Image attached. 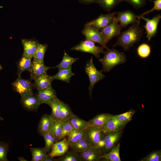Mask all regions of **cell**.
Wrapping results in <instances>:
<instances>
[{
  "mask_svg": "<svg viewBox=\"0 0 161 161\" xmlns=\"http://www.w3.org/2000/svg\"><path fill=\"white\" fill-rule=\"evenodd\" d=\"M140 22L131 24L126 30L121 32L113 47L120 46L124 50H128L136 43L140 41L143 35V30L140 25Z\"/></svg>",
  "mask_w": 161,
  "mask_h": 161,
  "instance_id": "obj_1",
  "label": "cell"
},
{
  "mask_svg": "<svg viewBox=\"0 0 161 161\" xmlns=\"http://www.w3.org/2000/svg\"><path fill=\"white\" fill-rule=\"evenodd\" d=\"M104 55L99 61L102 65V71H110L116 65L125 63L126 60L125 53L114 49H106Z\"/></svg>",
  "mask_w": 161,
  "mask_h": 161,
  "instance_id": "obj_2",
  "label": "cell"
},
{
  "mask_svg": "<svg viewBox=\"0 0 161 161\" xmlns=\"http://www.w3.org/2000/svg\"><path fill=\"white\" fill-rule=\"evenodd\" d=\"M85 71L88 75L90 81L88 89L89 95L91 98L92 90L96 83L103 79L105 75L102 73V70H98L95 66L93 61L92 58L87 61L85 67Z\"/></svg>",
  "mask_w": 161,
  "mask_h": 161,
  "instance_id": "obj_3",
  "label": "cell"
},
{
  "mask_svg": "<svg viewBox=\"0 0 161 161\" xmlns=\"http://www.w3.org/2000/svg\"><path fill=\"white\" fill-rule=\"evenodd\" d=\"M102 47L96 46L95 42L86 39L81 41L78 44L72 47L71 50H76L93 54L97 58L100 57V53H104L105 52Z\"/></svg>",
  "mask_w": 161,
  "mask_h": 161,
  "instance_id": "obj_4",
  "label": "cell"
},
{
  "mask_svg": "<svg viewBox=\"0 0 161 161\" xmlns=\"http://www.w3.org/2000/svg\"><path fill=\"white\" fill-rule=\"evenodd\" d=\"M121 29L115 17L110 24L99 30L106 44L113 38L120 34Z\"/></svg>",
  "mask_w": 161,
  "mask_h": 161,
  "instance_id": "obj_5",
  "label": "cell"
},
{
  "mask_svg": "<svg viewBox=\"0 0 161 161\" xmlns=\"http://www.w3.org/2000/svg\"><path fill=\"white\" fill-rule=\"evenodd\" d=\"M115 18L120 23L121 28H125L130 24H133L140 22L137 16L130 10L122 12H117Z\"/></svg>",
  "mask_w": 161,
  "mask_h": 161,
  "instance_id": "obj_6",
  "label": "cell"
},
{
  "mask_svg": "<svg viewBox=\"0 0 161 161\" xmlns=\"http://www.w3.org/2000/svg\"><path fill=\"white\" fill-rule=\"evenodd\" d=\"M81 33L85 36L86 39L98 43L104 48L106 49L108 48L102 35L97 29L91 26L85 25Z\"/></svg>",
  "mask_w": 161,
  "mask_h": 161,
  "instance_id": "obj_7",
  "label": "cell"
},
{
  "mask_svg": "<svg viewBox=\"0 0 161 161\" xmlns=\"http://www.w3.org/2000/svg\"><path fill=\"white\" fill-rule=\"evenodd\" d=\"M161 18V16L157 14L151 19H149L144 16H141L139 19H143L146 22L144 28L146 30V37L149 41L155 36L157 32L158 24Z\"/></svg>",
  "mask_w": 161,
  "mask_h": 161,
  "instance_id": "obj_8",
  "label": "cell"
},
{
  "mask_svg": "<svg viewBox=\"0 0 161 161\" xmlns=\"http://www.w3.org/2000/svg\"><path fill=\"white\" fill-rule=\"evenodd\" d=\"M20 103L25 110L31 112H36L41 104L36 95L33 93L21 96Z\"/></svg>",
  "mask_w": 161,
  "mask_h": 161,
  "instance_id": "obj_9",
  "label": "cell"
},
{
  "mask_svg": "<svg viewBox=\"0 0 161 161\" xmlns=\"http://www.w3.org/2000/svg\"><path fill=\"white\" fill-rule=\"evenodd\" d=\"M116 12L106 14H101L97 18L87 23L85 25L91 26L98 30L110 24L115 17Z\"/></svg>",
  "mask_w": 161,
  "mask_h": 161,
  "instance_id": "obj_10",
  "label": "cell"
},
{
  "mask_svg": "<svg viewBox=\"0 0 161 161\" xmlns=\"http://www.w3.org/2000/svg\"><path fill=\"white\" fill-rule=\"evenodd\" d=\"M12 83L13 89L21 96L33 93V85L28 80L23 79L21 75Z\"/></svg>",
  "mask_w": 161,
  "mask_h": 161,
  "instance_id": "obj_11",
  "label": "cell"
},
{
  "mask_svg": "<svg viewBox=\"0 0 161 161\" xmlns=\"http://www.w3.org/2000/svg\"><path fill=\"white\" fill-rule=\"evenodd\" d=\"M85 131L87 142L92 147H97L104 135L101 128L91 126Z\"/></svg>",
  "mask_w": 161,
  "mask_h": 161,
  "instance_id": "obj_12",
  "label": "cell"
},
{
  "mask_svg": "<svg viewBox=\"0 0 161 161\" xmlns=\"http://www.w3.org/2000/svg\"><path fill=\"white\" fill-rule=\"evenodd\" d=\"M53 123V120L50 115L44 114L41 117L38 123L37 132L43 136L45 134L51 131Z\"/></svg>",
  "mask_w": 161,
  "mask_h": 161,
  "instance_id": "obj_13",
  "label": "cell"
},
{
  "mask_svg": "<svg viewBox=\"0 0 161 161\" xmlns=\"http://www.w3.org/2000/svg\"><path fill=\"white\" fill-rule=\"evenodd\" d=\"M55 142L53 145L48 154L54 157H60L64 154L68 150L69 145L66 138Z\"/></svg>",
  "mask_w": 161,
  "mask_h": 161,
  "instance_id": "obj_14",
  "label": "cell"
},
{
  "mask_svg": "<svg viewBox=\"0 0 161 161\" xmlns=\"http://www.w3.org/2000/svg\"><path fill=\"white\" fill-rule=\"evenodd\" d=\"M121 131L119 130L113 131H103L104 133L103 140L105 145L104 148L105 150H108L114 146L119 139Z\"/></svg>",
  "mask_w": 161,
  "mask_h": 161,
  "instance_id": "obj_15",
  "label": "cell"
},
{
  "mask_svg": "<svg viewBox=\"0 0 161 161\" xmlns=\"http://www.w3.org/2000/svg\"><path fill=\"white\" fill-rule=\"evenodd\" d=\"M79 153L81 161H98L102 155L100 149L94 147L86 151Z\"/></svg>",
  "mask_w": 161,
  "mask_h": 161,
  "instance_id": "obj_16",
  "label": "cell"
},
{
  "mask_svg": "<svg viewBox=\"0 0 161 161\" xmlns=\"http://www.w3.org/2000/svg\"><path fill=\"white\" fill-rule=\"evenodd\" d=\"M51 68H53V67L46 66L44 62L33 61L31 69L29 71L31 78L34 80L39 76L47 73V71Z\"/></svg>",
  "mask_w": 161,
  "mask_h": 161,
  "instance_id": "obj_17",
  "label": "cell"
},
{
  "mask_svg": "<svg viewBox=\"0 0 161 161\" xmlns=\"http://www.w3.org/2000/svg\"><path fill=\"white\" fill-rule=\"evenodd\" d=\"M38 91L37 95L41 104L49 105L53 99L57 97L55 92L52 86Z\"/></svg>",
  "mask_w": 161,
  "mask_h": 161,
  "instance_id": "obj_18",
  "label": "cell"
},
{
  "mask_svg": "<svg viewBox=\"0 0 161 161\" xmlns=\"http://www.w3.org/2000/svg\"><path fill=\"white\" fill-rule=\"evenodd\" d=\"M34 80L33 86L38 91L51 86V83L54 80L51 76L46 73L39 76Z\"/></svg>",
  "mask_w": 161,
  "mask_h": 161,
  "instance_id": "obj_19",
  "label": "cell"
},
{
  "mask_svg": "<svg viewBox=\"0 0 161 161\" xmlns=\"http://www.w3.org/2000/svg\"><path fill=\"white\" fill-rule=\"evenodd\" d=\"M22 43L24 49L23 54L32 59L40 44L35 40L27 39H22Z\"/></svg>",
  "mask_w": 161,
  "mask_h": 161,
  "instance_id": "obj_20",
  "label": "cell"
},
{
  "mask_svg": "<svg viewBox=\"0 0 161 161\" xmlns=\"http://www.w3.org/2000/svg\"><path fill=\"white\" fill-rule=\"evenodd\" d=\"M113 115L109 113H102L97 115L88 121L91 126L101 128Z\"/></svg>",
  "mask_w": 161,
  "mask_h": 161,
  "instance_id": "obj_21",
  "label": "cell"
},
{
  "mask_svg": "<svg viewBox=\"0 0 161 161\" xmlns=\"http://www.w3.org/2000/svg\"><path fill=\"white\" fill-rule=\"evenodd\" d=\"M113 116L101 128L103 132L113 131L121 130L124 127Z\"/></svg>",
  "mask_w": 161,
  "mask_h": 161,
  "instance_id": "obj_22",
  "label": "cell"
},
{
  "mask_svg": "<svg viewBox=\"0 0 161 161\" xmlns=\"http://www.w3.org/2000/svg\"><path fill=\"white\" fill-rule=\"evenodd\" d=\"M72 150L78 153L86 151L92 147L87 142L86 138L69 144Z\"/></svg>",
  "mask_w": 161,
  "mask_h": 161,
  "instance_id": "obj_23",
  "label": "cell"
},
{
  "mask_svg": "<svg viewBox=\"0 0 161 161\" xmlns=\"http://www.w3.org/2000/svg\"><path fill=\"white\" fill-rule=\"evenodd\" d=\"M68 121L70 123L75 129L77 130H84L91 126L88 121L80 118L75 114Z\"/></svg>",
  "mask_w": 161,
  "mask_h": 161,
  "instance_id": "obj_24",
  "label": "cell"
},
{
  "mask_svg": "<svg viewBox=\"0 0 161 161\" xmlns=\"http://www.w3.org/2000/svg\"><path fill=\"white\" fill-rule=\"evenodd\" d=\"M78 59V58H74L70 56L64 51L61 62L57 66L53 67V68H57L58 69H71L72 64Z\"/></svg>",
  "mask_w": 161,
  "mask_h": 161,
  "instance_id": "obj_25",
  "label": "cell"
},
{
  "mask_svg": "<svg viewBox=\"0 0 161 161\" xmlns=\"http://www.w3.org/2000/svg\"><path fill=\"white\" fill-rule=\"evenodd\" d=\"M75 74L72 71L71 69H58V71L55 75L52 76L53 80H60L69 83L72 77Z\"/></svg>",
  "mask_w": 161,
  "mask_h": 161,
  "instance_id": "obj_26",
  "label": "cell"
},
{
  "mask_svg": "<svg viewBox=\"0 0 161 161\" xmlns=\"http://www.w3.org/2000/svg\"><path fill=\"white\" fill-rule=\"evenodd\" d=\"M31 59L23 54L18 64L17 74L18 75H21L24 71L30 70L32 63Z\"/></svg>",
  "mask_w": 161,
  "mask_h": 161,
  "instance_id": "obj_27",
  "label": "cell"
},
{
  "mask_svg": "<svg viewBox=\"0 0 161 161\" xmlns=\"http://www.w3.org/2000/svg\"><path fill=\"white\" fill-rule=\"evenodd\" d=\"M30 149L32 155V161H43L48 155L44 147H31Z\"/></svg>",
  "mask_w": 161,
  "mask_h": 161,
  "instance_id": "obj_28",
  "label": "cell"
},
{
  "mask_svg": "<svg viewBox=\"0 0 161 161\" xmlns=\"http://www.w3.org/2000/svg\"><path fill=\"white\" fill-rule=\"evenodd\" d=\"M120 144L114 147L110 152L108 153L102 154L101 158H104L110 161H121L120 156Z\"/></svg>",
  "mask_w": 161,
  "mask_h": 161,
  "instance_id": "obj_29",
  "label": "cell"
},
{
  "mask_svg": "<svg viewBox=\"0 0 161 161\" xmlns=\"http://www.w3.org/2000/svg\"><path fill=\"white\" fill-rule=\"evenodd\" d=\"M62 102L56 97L53 99L49 105L52 110L50 115L53 120H60L59 110Z\"/></svg>",
  "mask_w": 161,
  "mask_h": 161,
  "instance_id": "obj_30",
  "label": "cell"
},
{
  "mask_svg": "<svg viewBox=\"0 0 161 161\" xmlns=\"http://www.w3.org/2000/svg\"><path fill=\"white\" fill-rule=\"evenodd\" d=\"M74 114L69 106L62 101L59 110L60 120L63 121H67Z\"/></svg>",
  "mask_w": 161,
  "mask_h": 161,
  "instance_id": "obj_31",
  "label": "cell"
},
{
  "mask_svg": "<svg viewBox=\"0 0 161 161\" xmlns=\"http://www.w3.org/2000/svg\"><path fill=\"white\" fill-rule=\"evenodd\" d=\"M66 139L69 144L73 143L79 140L86 138L85 130H78L75 129L66 136Z\"/></svg>",
  "mask_w": 161,
  "mask_h": 161,
  "instance_id": "obj_32",
  "label": "cell"
},
{
  "mask_svg": "<svg viewBox=\"0 0 161 161\" xmlns=\"http://www.w3.org/2000/svg\"><path fill=\"white\" fill-rule=\"evenodd\" d=\"M51 132L55 139L56 142L61 140L62 132V121L60 120H53Z\"/></svg>",
  "mask_w": 161,
  "mask_h": 161,
  "instance_id": "obj_33",
  "label": "cell"
},
{
  "mask_svg": "<svg viewBox=\"0 0 161 161\" xmlns=\"http://www.w3.org/2000/svg\"><path fill=\"white\" fill-rule=\"evenodd\" d=\"M123 0H99L98 3L105 11L109 12Z\"/></svg>",
  "mask_w": 161,
  "mask_h": 161,
  "instance_id": "obj_34",
  "label": "cell"
},
{
  "mask_svg": "<svg viewBox=\"0 0 161 161\" xmlns=\"http://www.w3.org/2000/svg\"><path fill=\"white\" fill-rule=\"evenodd\" d=\"M134 110H130L123 113L114 116V117L124 126L131 120L135 113Z\"/></svg>",
  "mask_w": 161,
  "mask_h": 161,
  "instance_id": "obj_35",
  "label": "cell"
},
{
  "mask_svg": "<svg viewBox=\"0 0 161 161\" xmlns=\"http://www.w3.org/2000/svg\"><path fill=\"white\" fill-rule=\"evenodd\" d=\"M57 161H81L78 153L73 150L67 151L57 159Z\"/></svg>",
  "mask_w": 161,
  "mask_h": 161,
  "instance_id": "obj_36",
  "label": "cell"
},
{
  "mask_svg": "<svg viewBox=\"0 0 161 161\" xmlns=\"http://www.w3.org/2000/svg\"><path fill=\"white\" fill-rule=\"evenodd\" d=\"M47 48V44H40L33 55V61L44 62L45 53Z\"/></svg>",
  "mask_w": 161,
  "mask_h": 161,
  "instance_id": "obj_37",
  "label": "cell"
},
{
  "mask_svg": "<svg viewBox=\"0 0 161 161\" xmlns=\"http://www.w3.org/2000/svg\"><path fill=\"white\" fill-rule=\"evenodd\" d=\"M43 137L45 142L44 148L49 154L53 145L56 142L55 139L51 132L45 134Z\"/></svg>",
  "mask_w": 161,
  "mask_h": 161,
  "instance_id": "obj_38",
  "label": "cell"
},
{
  "mask_svg": "<svg viewBox=\"0 0 161 161\" xmlns=\"http://www.w3.org/2000/svg\"><path fill=\"white\" fill-rule=\"evenodd\" d=\"M137 52L139 56L142 58H145L150 55L151 52V48L148 44L143 43L138 47Z\"/></svg>",
  "mask_w": 161,
  "mask_h": 161,
  "instance_id": "obj_39",
  "label": "cell"
},
{
  "mask_svg": "<svg viewBox=\"0 0 161 161\" xmlns=\"http://www.w3.org/2000/svg\"><path fill=\"white\" fill-rule=\"evenodd\" d=\"M9 146L6 143L0 141V161H8L7 155Z\"/></svg>",
  "mask_w": 161,
  "mask_h": 161,
  "instance_id": "obj_40",
  "label": "cell"
},
{
  "mask_svg": "<svg viewBox=\"0 0 161 161\" xmlns=\"http://www.w3.org/2000/svg\"><path fill=\"white\" fill-rule=\"evenodd\" d=\"M161 152L160 150L156 151L150 153L148 155L141 159V161H160Z\"/></svg>",
  "mask_w": 161,
  "mask_h": 161,
  "instance_id": "obj_41",
  "label": "cell"
},
{
  "mask_svg": "<svg viewBox=\"0 0 161 161\" xmlns=\"http://www.w3.org/2000/svg\"><path fill=\"white\" fill-rule=\"evenodd\" d=\"M62 121V132L61 140L67 136L75 129L69 121Z\"/></svg>",
  "mask_w": 161,
  "mask_h": 161,
  "instance_id": "obj_42",
  "label": "cell"
},
{
  "mask_svg": "<svg viewBox=\"0 0 161 161\" xmlns=\"http://www.w3.org/2000/svg\"><path fill=\"white\" fill-rule=\"evenodd\" d=\"M151 1L154 3L153 7L151 10L147 11L141 14L137 15L138 19L140 17L148 14L150 13L153 12L154 10L160 11L161 10V0H155Z\"/></svg>",
  "mask_w": 161,
  "mask_h": 161,
  "instance_id": "obj_43",
  "label": "cell"
},
{
  "mask_svg": "<svg viewBox=\"0 0 161 161\" xmlns=\"http://www.w3.org/2000/svg\"><path fill=\"white\" fill-rule=\"evenodd\" d=\"M147 0H123L133 6L135 9L141 8L145 5Z\"/></svg>",
  "mask_w": 161,
  "mask_h": 161,
  "instance_id": "obj_44",
  "label": "cell"
},
{
  "mask_svg": "<svg viewBox=\"0 0 161 161\" xmlns=\"http://www.w3.org/2000/svg\"><path fill=\"white\" fill-rule=\"evenodd\" d=\"M81 4H88L92 3H98L99 0H78Z\"/></svg>",
  "mask_w": 161,
  "mask_h": 161,
  "instance_id": "obj_45",
  "label": "cell"
},
{
  "mask_svg": "<svg viewBox=\"0 0 161 161\" xmlns=\"http://www.w3.org/2000/svg\"><path fill=\"white\" fill-rule=\"evenodd\" d=\"M43 161H57V159L48 154L43 159Z\"/></svg>",
  "mask_w": 161,
  "mask_h": 161,
  "instance_id": "obj_46",
  "label": "cell"
},
{
  "mask_svg": "<svg viewBox=\"0 0 161 161\" xmlns=\"http://www.w3.org/2000/svg\"><path fill=\"white\" fill-rule=\"evenodd\" d=\"M18 159L20 161H27L28 160L25 159L22 157H18Z\"/></svg>",
  "mask_w": 161,
  "mask_h": 161,
  "instance_id": "obj_47",
  "label": "cell"
},
{
  "mask_svg": "<svg viewBox=\"0 0 161 161\" xmlns=\"http://www.w3.org/2000/svg\"><path fill=\"white\" fill-rule=\"evenodd\" d=\"M4 120L3 118L0 116V120Z\"/></svg>",
  "mask_w": 161,
  "mask_h": 161,
  "instance_id": "obj_48",
  "label": "cell"
},
{
  "mask_svg": "<svg viewBox=\"0 0 161 161\" xmlns=\"http://www.w3.org/2000/svg\"><path fill=\"white\" fill-rule=\"evenodd\" d=\"M2 69V67L0 64V70Z\"/></svg>",
  "mask_w": 161,
  "mask_h": 161,
  "instance_id": "obj_49",
  "label": "cell"
}]
</instances>
